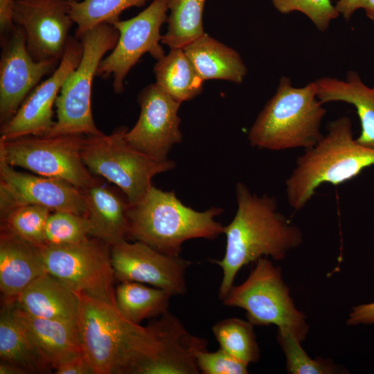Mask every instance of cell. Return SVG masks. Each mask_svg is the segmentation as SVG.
Listing matches in <instances>:
<instances>
[{
  "label": "cell",
  "mask_w": 374,
  "mask_h": 374,
  "mask_svg": "<svg viewBox=\"0 0 374 374\" xmlns=\"http://www.w3.org/2000/svg\"><path fill=\"white\" fill-rule=\"evenodd\" d=\"M235 195L236 213L224 227L223 233L226 237L224 256L221 260H213L222 269L219 287L222 301L244 266L262 257L282 260L303 242L300 228L278 211L275 197L267 194L258 196L242 182L237 183Z\"/></svg>",
  "instance_id": "1"
},
{
  "label": "cell",
  "mask_w": 374,
  "mask_h": 374,
  "mask_svg": "<svg viewBox=\"0 0 374 374\" xmlns=\"http://www.w3.org/2000/svg\"><path fill=\"white\" fill-rule=\"evenodd\" d=\"M78 323L82 354L95 374H136L159 353L154 326L127 320L114 303L81 294Z\"/></svg>",
  "instance_id": "2"
},
{
  "label": "cell",
  "mask_w": 374,
  "mask_h": 374,
  "mask_svg": "<svg viewBox=\"0 0 374 374\" xmlns=\"http://www.w3.org/2000/svg\"><path fill=\"white\" fill-rule=\"evenodd\" d=\"M373 166L374 150L356 141L349 117L338 118L329 123L319 142L296 159L285 180L287 202L293 209L300 211L321 184L339 185Z\"/></svg>",
  "instance_id": "3"
},
{
  "label": "cell",
  "mask_w": 374,
  "mask_h": 374,
  "mask_svg": "<svg viewBox=\"0 0 374 374\" xmlns=\"http://www.w3.org/2000/svg\"><path fill=\"white\" fill-rule=\"evenodd\" d=\"M223 212L212 206L197 211L184 205L173 191L152 186L145 197L127 211V239L145 243L157 251L179 256L190 239H215L224 232L216 221Z\"/></svg>",
  "instance_id": "4"
},
{
  "label": "cell",
  "mask_w": 374,
  "mask_h": 374,
  "mask_svg": "<svg viewBox=\"0 0 374 374\" xmlns=\"http://www.w3.org/2000/svg\"><path fill=\"white\" fill-rule=\"evenodd\" d=\"M317 91L315 80L295 87L290 78L282 76L249 130L250 145L272 151L315 145L323 135L321 125L326 114Z\"/></svg>",
  "instance_id": "5"
},
{
  "label": "cell",
  "mask_w": 374,
  "mask_h": 374,
  "mask_svg": "<svg viewBox=\"0 0 374 374\" xmlns=\"http://www.w3.org/2000/svg\"><path fill=\"white\" fill-rule=\"evenodd\" d=\"M118 37L114 25L102 23L80 39L83 45L82 58L62 84L55 105L57 120L45 136L103 133L96 127L92 115V83L101 60L115 47Z\"/></svg>",
  "instance_id": "6"
},
{
  "label": "cell",
  "mask_w": 374,
  "mask_h": 374,
  "mask_svg": "<svg viewBox=\"0 0 374 374\" xmlns=\"http://www.w3.org/2000/svg\"><path fill=\"white\" fill-rule=\"evenodd\" d=\"M127 130L121 127L109 135L85 136L81 155L91 173L114 184L134 205L152 186V179L172 169L175 163L157 160L132 147L125 138Z\"/></svg>",
  "instance_id": "7"
},
{
  "label": "cell",
  "mask_w": 374,
  "mask_h": 374,
  "mask_svg": "<svg viewBox=\"0 0 374 374\" xmlns=\"http://www.w3.org/2000/svg\"><path fill=\"white\" fill-rule=\"evenodd\" d=\"M222 301L226 306L244 310L254 326L286 328L301 342L309 331L306 317L296 308L281 269L267 257L260 258L245 281L233 285Z\"/></svg>",
  "instance_id": "8"
},
{
  "label": "cell",
  "mask_w": 374,
  "mask_h": 374,
  "mask_svg": "<svg viewBox=\"0 0 374 374\" xmlns=\"http://www.w3.org/2000/svg\"><path fill=\"white\" fill-rule=\"evenodd\" d=\"M85 135L23 136L0 139V158L12 167L36 175L57 178L86 189L98 184L82 159Z\"/></svg>",
  "instance_id": "9"
},
{
  "label": "cell",
  "mask_w": 374,
  "mask_h": 374,
  "mask_svg": "<svg viewBox=\"0 0 374 374\" xmlns=\"http://www.w3.org/2000/svg\"><path fill=\"white\" fill-rule=\"evenodd\" d=\"M47 273L79 294L115 303L111 246L90 236L78 242L42 247Z\"/></svg>",
  "instance_id": "10"
},
{
  "label": "cell",
  "mask_w": 374,
  "mask_h": 374,
  "mask_svg": "<svg viewBox=\"0 0 374 374\" xmlns=\"http://www.w3.org/2000/svg\"><path fill=\"white\" fill-rule=\"evenodd\" d=\"M170 0H154L134 17L112 24L119 37L112 52L103 58L96 75L113 78L112 87L116 93L124 91V80L129 71L145 53L156 60L165 55L160 45L161 27L167 22Z\"/></svg>",
  "instance_id": "11"
},
{
  "label": "cell",
  "mask_w": 374,
  "mask_h": 374,
  "mask_svg": "<svg viewBox=\"0 0 374 374\" xmlns=\"http://www.w3.org/2000/svg\"><path fill=\"white\" fill-rule=\"evenodd\" d=\"M23 205H39L51 211L87 216L82 189L64 180L17 171L0 158L1 215Z\"/></svg>",
  "instance_id": "12"
},
{
  "label": "cell",
  "mask_w": 374,
  "mask_h": 374,
  "mask_svg": "<svg viewBox=\"0 0 374 374\" xmlns=\"http://www.w3.org/2000/svg\"><path fill=\"white\" fill-rule=\"evenodd\" d=\"M114 276L165 290L172 296L186 292V274L191 262L162 253L139 241L121 240L111 245Z\"/></svg>",
  "instance_id": "13"
},
{
  "label": "cell",
  "mask_w": 374,
  "mask_h": 374,
  "mask_svg": "<svg viewBox=\"0 0 374 374\" xmlns=\"http://www.w3.org/2000/svg\"><path fill=\"white\" fill-rule=\"evenodd\" d=\"M12 20L35 60H61L73 23L69 0H15Z\"/></svg>",
  "instance_id": "14"
},
{
  "label": "cell",
  "mask_w": 374,
  "mask_h": 374,
  "mask_svg": "<svg viewBox=\"0 0 374 374\" xmlns=\"http://www.w3.org/2000/svg\"><path fill=\"white\" fill-rule=\"evenodd\" d=\"M0 60V121H9L26 98L46 75L53 72L60 62L36 61L30 54L21 27L16 26L1 35Z\"/></svg>",
  "instance_id": "15"
},
{
  "label": "cell",
  "mask_w": 374,
  "mask_h": 374,
  "mask_svg": "<svg viewBox=\"0 0 374 374\" xmlns=\"http://www.w3.org/2000/svg\"><path fill=\"white\" fill-rule=\"evenodd\" d=\"M141 112L134 126L125 138L136 150L157 160H168L175 144L182 140L178 110L181 103L159 88L156 83L144 87L138 96Z\"/></svg>",
  "instance_id": "16"
},
{
  "label": "cell",
  "mask_w": 374,
  "mask_h": 374,
  "mask_svg": "<svg viewBox=\"0 0 374 374\" xmlns=\"http://www.w3.org/2000/svg\"><path fill=\"white\" fill-rule=\"evenodd\" d=\"M82 53L81 40L70 37L57 67L49 78L30 92L15 115L1 125L0 139L12 140L28 136L47 135L55 123L53 105L66 78L79 64Z\"/></svg>",
  "instance_id": "17"
},
{
  "label": "cell",
  "mask_w": 374,
  "mask_h": 374,
  "mask_svg": "<svg viewBox=\"0 0 374 374\" xmlns=\"http://www.w3.org/2000/svg\"><path fill=\"white\" fill-rule=\"evenodd\" d=\"M45 273L42 247L1 229L0 290L3 302L14 301L24 288Z\"/></svg>",
  "instance_id": "18"
},
{
  "label": "cell",
  "mask_w": 374,
  "mask_h": 374,
  "mask_svg": "<svg viewBox=\"0 0 374 374\" xmlns=\"http://www.w3.org/2000/svg\"><path fill=\"white\" fill-rule=\"evenodd\" d=\"M14 301L35 317L78 322L81 294L46 272L31 282Z\"/></svg>",
  "instance_id": "19"
},
{
  "label": "cell",
  "mask_w": 374,
  "mask_h": 374,
  "mask_svg": "<svg viewBox=\"0 0 374 374\" xmlns=\"http://www.w3.org/2000/svg\"><path fill=\"white\" fill-rule=\"evenodd\" d=\"M12 312L54 369L82 354L78 322L33 317L12 301Z\"/></svg>",
  "instance_id": "20"
},
{
  "label": "cell",
  "mask_w": 374,
  "mask_h": 374,
  "mask_svg": "<svg viewBox=\"0 0 374 374\" xmlns=\"http://www.w3.org/2000/svg\"><path fill=\"white\" fill-rule=\"evenodd\" d=\"M315 82L322 104L339 101L355 107L361 125L356 141L374 150V86L366 85L354 70L348 72L345 80L323 77Z\"/></svg>",
  "instance_id": "21"
},
{
  "label": "cell",
  "mask_w": 374,
  "mask_h": 374,
  "mask_svg": "<svg viewBox=\"0 0 374 374\" xmlns=\"http://www.w3.org/2000/svg\"><path fill=\"white\" fill-rule=\"evenodd\" d=\"M182 49L203 81L215 79L240 84L247 75L240 54L206 33Z\"/></svg>",
  "instance_id": "22"
},
{
  "label": "cell",
  "mask_w": 374,
  "mask_h": 374,
  "mask_svg": "<svg viewBox=\"0 0 374 374\" xmlns=\"http://www.w3.org/2000/svg\"><path fill=\"white\" fill-rule=\"evenodd\" d=\"M87 217L94 226L93 237L112 245L127 240V211L130 206L117 193L98 183L83 189Z\"/></svg>",
  "instance_id": "23"
},
{
  "label": "cell",
  "mask_w": 374,
  "mask_h": 374,
  "mask_svg": "<svg viewBox=\"0 0 374 374\" xmlns=\"http://www.w3.org/2000/svg\"><path fill=\"white\" fill-rule=\"evenodd\" d=\"M1 360L15 364L28 373L53 369L37 345L12 312V301L3 302L0 314Z\"/></svg>",
  "instance_id": "24"
},
{
  "label": "cell",
  "mask_w": 374,
  "mask_h": 374,
  "mask_svg": "<svg viewBox=\"0 0 374 374\" xmlns=\"http://www.w3.org/2000/svg\"><path fill=\"white\" fill-rule=\"evenodd\" d=\"M156 84L182 103L199 95L204 81L182 48H171L153 68Z\"/></svg>",
  "instance_id": "25"
},
{
  "label": "cell",
  "mask_w": 374,
  "mask_h": 374,
  "mask_svg": "<svg viewBox=\"0 0 374 374\" xmlns=\"http://www.w3.org/2000/svg\"><path fill=\"white\" fill-rule=\"evenodd\" d=\"M172 296L161 288L125 281L121 282L115 290V304L125 318L140 324L146 319L159 317L167 312Z\"/></svg>",
  "instance_id": "26"
},
{
  "label": "cell",
  "mask_w": 374,
  "mask_h": 374,
  "mask_svg": "<svg viewBox=\"0 0 374 374\" xmlns=\"http://www.w3.org/2000/svg\"><path fill=\"white\" fill-rule=\"evenodd\" d=\"M206 0H170L168 28L161 43L183 48L205 33L203 13Z\"/></svg>",
  "instance_id": "27"
},
{
  "label": "cell",
  "mask_w": 374,
  "mask_h": 374,
  "mask_svg": "<svg viewBox=\"0 0 374 374\" xmlns=\"http://www.w3.org/2000/svg\"><path fill=\"white\" fill-rule=\"evenodd\" d=\"M148 0H69L70 15L77 24L75 37L82 36L102 23L112 24L125 10L141 7Z\"/></svg>",
  "instance_id": "28"
},
{
  "label": "cell",
  "mask_w": 374,
  "mask_h": 374,
  "mask_svg": "<svg viewBox=\"0 0 374 374\" xmlns=\"http://www.w3.org/2000/svg\"><path fill=\"white\" fill-rule=\"evenodd\" d=\"M249 321L228 318L217 321L212 327L213 333L220 348L248 364L260 358V349Z\"/></svg>",
  "instance_id": "29"
},
{
  "label": "cell",
  "mask_w": 374,
  "mask_h": 374,
  "mask_svg": "<svg viewBox=\"0 0 374 374\" xmlns=\"http://www.w3.org/2000/svg\"><path fill=\"white\" fill-rule=\"evenodd\" d=\"M51 210L39 205L15 207L1 215V229L38 247L46 244L45 228Z\"/></svg>",
  "instance_id": "30"
},
{
  "label": "cell",
  "mask_w": 374,
  "mask_h": 374,
  "mask_svg": "<svg viewBox=\"0 0 374 374\" xmlns=\"http://www.w3.org/2000/svg\"><path fill=\"white\" fill-rule=\"evenodd\" d=\"M93 234L94 226L86 215L70 211H53L46 224L45 245L73 244Z\"/></svg>",
  "instance_id": "31"
},
{
  "label": "cell",
  "mask_w": 374,
  "mask_h": 374,
  "mask_svg": "<svg viewBox=\"0 0 374 374\" xmlns=\"http://www.w3.org/2000/svg\"><path fill=\"white\" fill-rule=\"evenodd\" d=\"M277 340L286 358L287 371L291 374H333L339 371L331 360L312 359L301 341L286 328H278Z\"/></svg>",
  "instance_id": "32"
},
{
  "label": "cell",
  "mask_w": 374,
  "mask_h": 374,
  "mask_svg": "<svg viewBox=\"0 0 374 374\" xmlns=\"http://www.w3.org/2000/svg\"><path fill=\"white\" fill-rule=\"evenodd\" d=\"M282 14L300 12L306 15L321 32L328 28L331 21L339 16L330 0H270Z\"/></svg>",
  "instance_id": "33"
},
{
  "label": "cell",
  "mask_w": 374,
  "mask_h": 374,
  "mask_svg": "<svg viewBox=\"0 0 374 374\" xmlns=\"http://www.w3.org/2000/svg\"><path fill=\"white\" fill-rule=\"evenodd\" d=\"M196 363L204 374H247L249 364L232 356L221 348L215 352L206 350L196 355Z\"/></svg>",
  "instance_id": "34"
},
{
  "label": "cell",
  "mask_w": 374,
  "mask_h": 374,
  "mask_svg": "<svg viewBox=\"0 0 374 374\" xmlns=\"http://www.w3.org/2000/svg\"><path fill=\"white\" fill-rule=\"evenodd\" d=\"M54 371L56 374H95L83 354L59 364Z\"/></svg>",
  "instance_id": "35"
},
{
  "label": "cell",
  "mask_w": 374,
  "mask_h": 374,
  "mask_svg": "<svg viewBox=\"0 0 374 374\" xmlns=\"http://www.w3.org/2000/svg\"><path fill=\"white\" fill-rule=\"evenodd\" d=\"M346 323L348 326L374 324V302L354 306Z\"/></svg>",
  "instance_id": "36"
},
{
  "label": "cell",
  "mask_w": 374,
  "mask_h": 374,
  "mask_svg": "<svg viewBox=\"0 0 374 374\" xmlns=\"http://www.w3.org/2000/svg\"><path fill=\"white\" fill-rule=\"evenodd\" d=\"M359 0H338L335 8L339 15H341L346 20H349L354 12L358 9Z\"/></svg>",
  "instance_id": "37"
},
{
  "label": "cell",
  "mask_w": 374,
  "mask_h": 374,
  "mask_svg": "<svg viewBox=\"0 0 374 374\" xmlns=\"http://www.w3.org/2000/svg\"><path fill=\"white\" fill-rule=\"evenodd\" d=\"M28 371L24 368L6 361L1 360L0 374H26Z\"/></svg>",
  "instance_id": "38"
},
{
  "label": "cell",
  "mask_w": 374,
  "mask_h": 374,
  "mask_svg": "<svg viewBox=\"0 0 374 374\" xmlns=\"http://www.w3.org/2000/svg\"><path fill=\"white\" fill-rule=\"evenodd\" d=\"M363 9L366 15L374 21V0H359L358 9Z\"/></svg>",
  "instance_id": "39"
}]
</instances>
